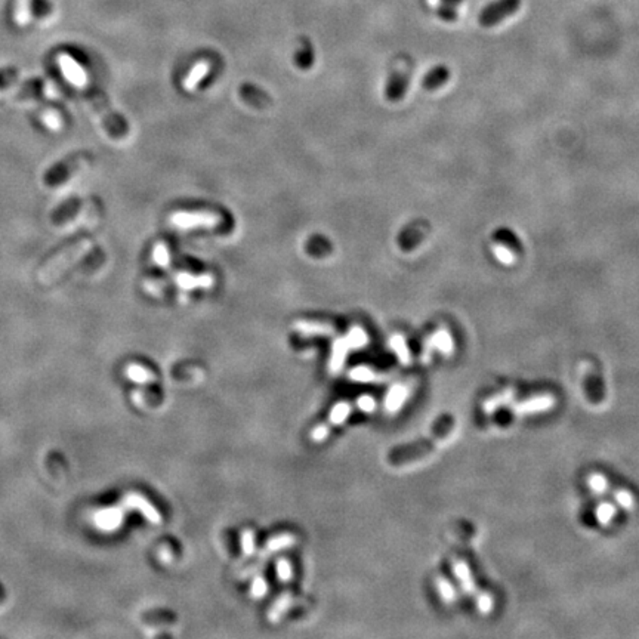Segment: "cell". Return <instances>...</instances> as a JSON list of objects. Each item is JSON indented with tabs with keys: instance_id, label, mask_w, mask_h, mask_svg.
I'll return each mask as SVG.
<instances>
[{
	"instance_id": "35",
	"label": "cell",
	"mask_w": 639,
	"mask_h": 639,
	"mask_svg": "<svg viewBox=\"0 0 639 639\" xmlns=\"http://www.w3.org/2000/svg\"><path fill=\"white\" fill-rule=\"evenodd\" d=\"M331 431V426L329 423H323V425H318L317 428L313 429L311 432V438H313V441L315 443H323L326 438L329 436Z\"/></svg>"
},
{
	"instance_id": "1",
	"label": "cell",
	"mask_w": 639,
	"mask_h": 639,
	"mask_svg": "<svg viewBox=\"0 0 639 639\" xmlns=\"http://www.w3.org/2000/svg\"><path fill=\"white\" fill-rule=\"evenodd\" d=\"M90 246L92 243L89 240H79L65 246L63 251H59L51 259H47V262L39 269V281L45 284V286L56 281L71 265H74L89 251Z\"/></svg>"
},
{
	"instance_id": "30",
	"label": "cell",
	"mask_w": 639,
	"mask_h": 639,
	"mask_svg": "<svg viewBox=\"0 0 639 639\" xmlns=\"http://www.w3.org/2000/svg\"><path fill=\"white\" fill-rule=\"evenodd\" d=\"M242 549L248 556L255 553L256 540H255V532L252 530H244L242 532Z\"/></svg>"
},
{
	"instance_id": "8",
	"label": "cell",
	"mask_w": 639,
	"mask_h": 639,
	"mask_svg": "<svg viewBox=\"0 0 639 639\" xmlns=\"http://www.w3.org/2000/svg\"><path fill=\"white\" fill-rule=\"evenodd\" d=\"M351 349V345L347 338H339L335 340L333 347H331V355L329 361V370L330 373H339L342 370L343 364L347 361V355Z\"/></svg>"
},
{
	"instance_id": "18",
	"label": "cell",
	"mask_w": 639,
	"mask_h": 639,
	"mask_svg": "<svg viewBox=\"0 0 639 639\" xmlns=\"http://www.w3.org/2000/svg\"><path fill=\"white\" fill-rule=\"evenodd\" d=\"M80 207H83V206L80 203H77V201H68V203H65L64 206H61V207L56 209L54 212V215L51 218L52 223L54 225H65V223H68L71 219H73L77 215Z\"/></svg>"
},
{
	"instance_id": "4",
	"label": "cell",
	"mask_w": 639,
	"mask_h": 639,
	"mask_svg": "<svg viewBox=\"0 0 639 639\" xmlns=\"http://www.w3.org/2000/svg\"><path fill=\"white\" fill-rule=\"evenodd\" d=\"M86 156L85 154H77V156H70L61 163H56L54 168L46 172L45 175V185L49 188H55L58 185L64 184L68 178L73 175L81 164H85Z\"/></svg>"
},
{
	"instance_id": "22",
	"label": "cell",
	"mask_w": 639,
	"mask_h": 639,
	"mask_svg": "<svg viewBox=\"0 0 639 639\" xmlns=\"http://www.w3.org/2000/svg\"><path fill=\"white\" fill-rule=\"evenodd\" d=\"M552 406V398L551 397H539V398H535V400H528L527 402H524L523 406H519L518 407V411H524V413H536V411H542V410H546Z\"/></svg>"
},
{
	"instance_id": "34",
	"label": "cell",
	"mask_w": 639,
	"mask_h": 639,
	"mask_svg": "<svg viewBox=\"0 0 639 639\" xmlns=\"http://www.w3.org/2000/svg\"><path fill=\"white\" fill-rule=\"evenodd\" d=\"M152 258H154V262H156L157 265H160V267H168V265H169V260H171L168 247L163 246V244H159L156 248H154Z\"/></svg>"
},
{
	"instance_id": "27",
	"label": "cell",
	"mask_w": 639,
	"mask_h": 639,
	"mask_svg": "<svg viewBox=\"0 0 639 639\" xmlns=\"http://www.w3.org/2000/svg\"><path fill=\"white\" fill-rule=\"evenodd\" d=\"M597 518L601 524L604 526H607L611 523V519L614 518L615 515V507L611 505V503H601L598 507H597Z\"/></svg>"
},
{
	"instance_id": "41",
	"label": "cell",
	"mask_w": 639,
	"mask_h": 639,
	"mask_svg": "<svg viewBox=\"0 0 639 639\" xmlns=\"http://www.w3.org/2000/svg\"><path fill=\"white\" fill-rule=\"evenodd\" d=\"M159 556H160V561L163 564H169L172 562V552L168 546H161L160 551H159Z\"/></svg>"
},
{
	"instance_id": "16",
	"label": "cell",
	"mask_w": 639,
	"mask_h": 639,
	"mask_svg": "<svg viewBox=\"0 0 639 639\" xmlns=\"http://www.w3.org/2000/svg\"><path fill=\"white\" fill-rule=\"evenodd\" d=\"M125 374H126V377L129 379V381H132V382L139 384V385L152 384V382L157 381L156 374H154L152 372H150L147 367L141 365V364H129L126 367Z\"/></svg>"
},
{
	"instance_id": "13",
	"label": "cell",
	"mask_w": 639,
	"mask_h": 639,
	"mask_svg": "<svg viewBox=\"0 0 639 639\" xmlns=\"http://www.w3.org/2000/svg\"><path fill=\"white\" fill-rule=\"evenodd\" d=\"M410 394V389L406 385H395L393 389L389 390L386 398H385V409L389 413H395L398 411L402 404H404L407 397Z\"/></svg>"
},
{
	"instance_id": "42",
	"label": "cell",
	"mask_w": 639,
	"mask_h": 639,
	"mask_svg": "<svg viewBox=\"0 0 639 639\" xmlns=\"http://www.w3.org/2000/svg\"><path fill=\"white\" fill-rule=\"evenodd\" d=\"M460 2H464V0H443V3H445V5H452V6H455V5L460 3Z\"/></svg>"
},
{
	"instance_id": "20",
	"label": "cell",
	"mask_w": 639,
	"mask_h": 639,
	"mask_svg": "<svg viewBox=\"0 0 639 639\" xmlns=\"http://www.w3.org/2000/svg\"><path fill=\"white\" fill-rule=\"evenodd\" d=\"M455 573H456L457 578L460 580V585H462V587H464V590L466 592V594H469V595L475 594V585H473V582H472V577H471L468 565L465 562H462V561H456L455 562Z\"/></svg>"
},
{
	"instance_id": "23",
	"label": "cell",
	"mask_w": 639,
	"mask_h": 639,
	"mask_svg": "<svg viewBox=\"0 0 639 639\" xmlns=\"http://www.w3.org/2000/svg\"><path fill=\"white\" fill-rule=\"evenodd\" d=\"M349 379L354 382H363V384H367V382H376L379 381V376L370 369V367H364V365H360V367H355V369H352L349 372Z\"/></svg>"
},
{
	"instance_id": "15",
	"label": "cell",
	"mask_w": 639,
	"mask_h": 639,
	"mask_svg": "<svg viewBox=\"0 0 639 639\" xmlns=\"http://www.w3.org/2000/svg\"><path fill=\"white\" fill-rule=\"evenodd\" d=\"M296 542V537L293 535H290V532H283V535H278L276 537H272L265 544V551L262 553V561H265L269 555L272 553H276L278 551H283V549H287V548H292L293 544Z\"/></svg>"
},
{
	"instance_id": "5",
	"label": "cell",
	"mask_w": 639,
	"mask_h": 639,
	"mask_svg": "<svg viewBox=\"0 0 639 639\" xmlns=\"http://www.w3.org/2000/svg\"><path fill=\"white\" fill-rule=\"evenodd\" d=\"M221 222V216L213 215V213H205V212H194V213H188V212H180L175 213V215L171 218V223L176 228L181 230H189V228H200V227H206V228H213Z\"/></svg>"
},
{
	"instance_id": "9",
	"label": "cell",
	"mask_w": 639,
	"mask_h": 639,
	"mask_svg": "<svg viewBox=\"0 0 639 639\" xmlns=\"http://www.w3.org/2000/svg\"><path fill=\"white\" fill-rule=\"evenodd\" d=\"M61 67H63V71H64V74L65 77L73 83L74 86L77 88H85L86 86V74H85V71L81 70V67L74 61L73 58H70L67 55H63L61 56Z\"/></svg>"
},
{
	"instance_id": "32",
	"label": "cell",
	"mask_w": 639,
	"mask_h": 639,
	"mask_svg": "<svg viewBox=\"0 0 639 639\" xmlns=\"http://www.w3.org/2000/svg\"><path fill=\"white\" fill-rule=\"evenodd\" d=\"M276 568H277V576L280 578V582H283V583L290 582L292 577H293V570H292V564L287 560L280 558L277 561Z\"/></svg>"
},
{
	"instance_id": "2",
	"label": "cell",
	"mask_w": 639,
	"mask_h": 639,
	"mask_svg": "<svg viewBox=\"0 0 639 639\" xmlns=\"http://www.w3.org/2000/svg\"><path fill=\"white\" fill-rule=\"evenodd\" d=\"M455 423L456 422H455L453 416L441 418L440 420H438L436 426L432 431V435L428 438V440H425V441L418 443V444L409 445V447H404V448L398 450V452H395L393 455L394 464H409V462H411V460H416V459H420V457L426 456L429 452H432V448L438 443H440L441 440H444V438L448 436L450 432L455 429Z\"/></svg>"
},
{
	"instance_id": "7",
	"label": "cell",
	"mask_w": 639,
	"mask_h": 639,
	"mask_svg": "<svg viewBox=\"0 0 639 639\" xmlns=\"http://www.w3.org/2000/svg\"><path fill=\"white\" fill-rule=\"evenodd\" d=\"M125 519V511L122 507H105L98 511L93 516L95 526L102 531H116L120 528Z\"/></svg>"
},
{
	"instance_id": "33",
	"label": "cell",
	"mask_w": 639,
	"mask_h": 639,
	"mask_svg": "<svg viewBox=\"0 0 639 639\" xmlns=\"http://www.w3.org/2000/svg\"><path fill=\"white\" fill-rule=\"evenodd\" d=\"M436 587H438V592H440V595L444 601L447 602H452L455 598H456V592H455V587L450 585V582H447L445 578H440L436 582Z\"/></svg>"
},
{
	"instance_id": "14",
	"label": "cell",
	"mask_w": 639,
	"mask_h": 639,
	"mask_svg": "<svg viewBox=\"0 0 639 639\" xmlns=\"http://www.w3.org/2000/svg\"><path fill=\"white\" fill-rule=\"evenodd\" d=\"M175 283L184 290H194L200 287H210L213 278L210 276H191L181 272L175 277Z\"/></svg>"
},
{
	"instance_id": "36",
	"label": "cell",
	"mask_w": 639,
	"mask_h": 639,
	"mask_svg": "<svg viewBox=\"0 0 639 639\" xmlns=\"http://www.w3.org/2000/svg\"><path fill=\"white\" fill-rule=\"evenodd\" d=\"M614 499L624 509H631L633 506V497L629 491L626 490H617L614 493Z\"/></svg>"
},
{
	"instance_id": "19",
	"label": "cell",
	"mask_w": 639,
	"mask_h": 639,
	"mask_svg": "<svg viewBox=\"0 0 639 639\" xmlns=\"http://www.w3.org/2000/svg\"><path fill=\"white\" fill-rule=\"evenodd\" d=\"M351 411H352V407H351L349 402L340 401V402H338V404L333 409H331L327 423L331 426V428H333V426L342 425L343 422H345L349 418Z\"/></svg>"
},
{
	"instance_id": "37",
	"label": "cell",
	"mask_w": 639,
	"mask_h": 639,
	"mask_svg": "<svg viewBox=\"0 0 639 639\" xmlns=\"http://www.w3.org/2000/svg\"><path fill=\"white\" fill-rule=\"evenodd\" d=\"M436 15L440 17L443 21H455L457 18V12L455 6L443 3L440 8L436 9Z\"/></svg>"
},
{
	"instance_id": "21",
	"label": "cell",
	"mask_w": 639,
	"mask_h": 639,
	"mask_svg": "<svg viewBox=\"0 0 639 639\" xmlns=\"http://www.w3.org/2000/svg\"><path fill=\"white\" fill-rule=\"evenodd\" d=\"M209 71V64L207 63H198L194 65V68L189 71V74L184 80V88L187 90H194L196 86L198 85V81L203 79Z\"/></svg>"
},
{
	"instance_id": "39",
	"label": "cell",
	"mask_w": 639,
	"mask_h": 639,
	"mask_svg": "<svg viewBox=\"0 0 639 639\" xmlns=\"http://www.w3.org/2000/svg\"><path fill=\"white\" fill-rule=\"evenodd\" d=\"M17 80V73L15 70H6L0 73V90L14 85V81Z\"/></svg>"
},
{
	"instance_id": "28",
	"label": "cell",
	"mask_w": 639,
	"mask_h": 639,
	"mask_svg": "<svg viewBox=\"0 0 639 639\" xmlns=\"http://www.w3.org/2000/svg\"><path fill=\"white\" fill-rule=\"evenodd\" d=\"M267 592H268V583H267V580H265L262 576L256 574L255 578H253V582H252V587H251V595H252V598H255V599L264 598V597L267 595Z\"/></svg>"
},
{
	"instance_id": "10",
	"label": "cell",
	"mask_w": 639,
	"mask_h": 639,
	"mask_svg": "<svg viewBox=\"0 0 639 639\" xmlns=\"http://www.w3.org/2000/svg\"><path fill=\"white\" fill-rule=\"evenodd\" d=\"M493 240L496 243H499L500 246L506 247L507 251H511L514 253H521V252H523V248H524V244H523V242L518 239V235L512 230H509L506 227L497 228L493 232Z\"/></svg>"
},
{
	"instance_id": "38",
	"label": "cell",
	"mask_w": 639,
	"mask_h": 639,
	"mask_svg": "<svg viewBox=\"0 0 639 639\" xmlns=\"http://www.w3.org/2000/svg\"><path fill=\"white\" fill-rule=\"evenodd\" d=\"M357 407L364 413H372L376 409V401L370 395H363L357 400Z\"/></svg>"
},
{
	"instance_id": "40",
	"label": "cell",
	"mask_w": 639,
	"mask_h": 639,
	"mask_svg": "<svg viewBox=\"0 0 639 639\" xmlns=\"http://www.w3.org/2000/svg\"><path fill=\"white\" fill-rule=\"evenodd\" d=\"M477 604H478V608L481 613L484 614H487L491 611L493 608V599L489 594H480L477 597Z\"/></svg>"
},
{
	"instance_id": "3",
	"label": "cell",
	"mask_w": 639,
	"mask_h": 639,
	"mask_svg": "<svg viewBox=\"0 0 639 639\" xmlns=\"http://www.w3.org/2000/svg\"><path fill=\"white\" fill-rule=\"evenodd\" d=\"M521 6V0H494L485 6L478 17L482 27H494L505 18L514 15Z\"/></svg>"
},
{
	"instance_id": "17",
	"label": "cell",
	"mask_w": 639,
	"mask_h": 639,
	"mask_svg": "<svg viewBox=\"0 0 639 639\" xmlns=\"http://www.w3.org/2000/svg\"><path fill=\"white\" fill-rule=\"evenodd\" d=\"M294 606V599L290 594H283L281 597H278V599L274 602V606H272L268 611V620L271 623H277L284 614H286L292 607Z\"/></svg>"
},
{
	"instance_id": "29",
	"label": "cell",
	"mask_w": 639,
	"mask_h": 639,
	"mask_svg": "<svg viewBox=\"0 0 639 639\" xmlns=\"http://www.w3.org/2000/svg\"><path fill=\"white\" fill-rule=\"evenodd\" d=\"M406 88H407V79L404 76H400V74L395 76L393 79V85L389 86V93H390L389 97L394 98V100L402 97V93L406 92Z\"/></svg>"
},
{
	"instance_id": "31",
	"label": "cell",
	"mask_w": 639,
	"mask_h": 639,
	"mask_svg": "<svg viewBox=\"0 0 639 639\" xmlns=\"http://www.w3.org/2000/svg\"><path fill=\"white\" fill-rule=\"evenodd\" d=\"M42 120L43 123L52 129V130H58L59 127L63 126V118H61V114H59L58 111L55 110H46L43 114H42Z\"/></svg>"
},
{
	"instance_id": "11",
	"label": "cell",
	"mask_w": 639,
	"mask_h": 639,
	"mask_svg": "<svg viewBox=\"0 0 639 639\" xmlns=\"http://www.w3.org/2000/svg\"><path fill=\"white\" fill-rule=\"evenodd\" d=\"M450 76H452V73H450V70L445 65H436L426 73L422 80V85L428 90H436L445 85L450 80Z\"/></svg>"
},
{
	"instance_id": "26",
	"label": "cell",
	"mask_w": 639,
	"mask_h": 639,
	"mask_svg": "<svg viewBox=\"0 0 639 639\" xmlns=\"http://www.w3.org/2000/svg\"><path fill=\"white\" fill-rule=\"evenodd\" d=\"M587 485L594 493L602 494V493H606L608 489V481L606 477L601 475V473H592V475L587 478Z\"/></svg>"
},
{
	"instance_id": "12",
	"label": "cell",
	"mask_w": 639,
	"mask_h": 639,
	"mask_svg": "<svg viewBox=\"0 0 639 639\" xmlns=\"http://www.w3.org/2000/svg\"><path fill=\"white\" fill-rule=\"evenodd\" d=\"M294 329L299 331L303 336H331L335 335V327L327 323H317V322H298L294 324Z\"/></svg>"
},
{
	"instance_id": "6",
	"label": "cell",
	"mask_w": 639,
	"mask_h": 639,
	"mask_svg": "<svg viewBox=\"0 0 639 639\" xmlns=\"http://www.w3.org/2000/svg\"><path fill=\"white\" fill-rule=\"evenodd\" d=\"M123 505L126 509H134V511H138L147 521H150L151 524H156V526L161 524L160 512L145 499L144 496L136 494V493L126 494L123 499Z\"/></svg>"
},
{
	"instance_id": "25",
	"label": "cell",
	"mask_w": 639,
	"mask_h": 639,
	"mask_svg": "<svg viewBox=\"0 0 639 639\" xmlns=\"http://www.w3.org/2000/svg\"><path fill=\"white\" fill-rule=\"evenodd\" d=\"M345 338L349 342L351 349H360V348L365 347L367 340H369V338H367V335H365V331L361 327H352L348 331V335Z\"/></svg>"
},
{
	"instance_id": "24",
	"label": "cell",
	"mask_w": 639,
	"mask_h": 639,
	"mask_svg": "<svg viewBox=\"0 0 639 639\" xmlns=\"http://www.w3.org/2000/svg\"><path fill=\"white\" fill-rule=\"evenodd\" d=\"M389 345H390V348H393V351L397 354L398 360L402 364H409L410 363V351H409V348L406 345L404 339L400 338V336H395V338H393V340L389 342Z\"/></svg>"
}]
</instances>
